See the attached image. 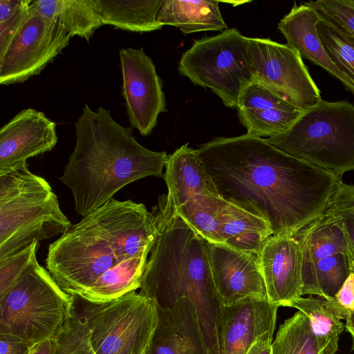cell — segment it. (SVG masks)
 I'll list each match as a JSON object with an SVG mask.
<instances>
[{
  "label": "cell",
  "mask_w": 354,
  "mask_h": 354,
  "mask_svg": "<svg viewBox=\"0 0 354 354\" xmlns=\"http://www.w3.org/2000/svg\"><path fill=\"white\" fill-rule=\"evenodd\" d=\"M196 152L220 196L265 220L273 236H295L321 216L342 181L248 133L214 138Z\"/></svg>",
  "instance_id": "obj_1"
},
{
  "label": "cell",
  "mask_w": 354,
  "mask_h": 354,
  "mask_svg": "<svg viewBox=\"0 0 354 354\" xmlns=\"http://www.w3.org/2000/svg\"><path fill=\"white\" fill-rule=\"evenodd\" d=\"M156 233L143 203L112 198L50 244L46 268L66 293L110 301L140 288Z\"/></svg>",
  "instance_id": "obj_2"
},
{
  "label": "cell",
  "mask_w": 354,
  "mask_h": 354,
  "mask_svg": "<svg viewBox=\"0 0 354 354\" xmlns=\"http://www.w3.org/2000/svg\"><path fill=\"white\" fill-rule=\"evenodd\" d=\"M157 229L141 279L140 292L157 308L181 297L194 304L208 354H220L221 303L212 275L207 241L176 211L168 195L153 208Z\"/></svg>",
  "instance_id": "obj_3"
},
{
  "label": "cell",
  "mask_w": 354,
  "mask_h": 354,
  "mask_svg": "<svg viewBox=\"0 0 354 354\" xmlns=\"http://www.w3.org/2000/svg\"><path fill=\"white\" fill-rule=\"evenodd\" d=\"M76 142L59 180L72 192L83 216L105 204L126 185L148 176L163 177L167 154L141 145L132 129L109 110L86 104L75 123Z\"/></svg>",
  "instance_id": "obj_4"
},
{
  "label": "cell",
  "mask_w": 354,
  "mask_h": 354,
  "mask_svg": "<svg viewBox=\"0 0 354 354\" xmlns=\"http://www.w3.org/2000/svg\"><path fill=\"white\" fill-rule=\"evenodd\" d=\"M71 225L50 185L26 162L0 171V259L62 234Z\"/></svg>",
  "instance_id": "obj_5"
},
{
  "label": "cell",
  "mask_w": 354,
  "mask_h": 354,
  "mask_svg": "<svg viewBox=\"0 0 354 354\" xmlns=\"http://www.w3.org/2000/svg\"><path fill=\"white\" fill-rule=\"evenodd\" d=\"M75 297L34 259L0 295V334L33 346L55 338L73 316Z\"/></svg>",
  "instance_id": "obj_6"
},
{
  "label": "cell",
  "mask_w": 354,
  "mask_h": 354,
  "mask_svg": "<svg viewBox=\"0 0 354 354\" xmlns=\"http://www.w3.org/2000/svg\"><path fill=\"white\" fill-rule=\"evenodd\" d=\"M267 140L297 158L342 176L354 170V105L320 100Z\"/></svg>",
  "instance_id": "obj_7"
},
{
  "label": "cell",
  "mask_w": 354,
  "mask_h": 354,
  "mask_svg": "<svg viewBox=\"0 0 354 354\" xmlns=\"http://www.w3.org/2000/svg\"><path fill=\"white\" fill-rule=\"evenodd\" d=\"M248 37L236 28L195 41L182 55L179 73L212 90L223 104L236 108L243 90L256 81L248 55Z\"/></svg>",
  "instance_id": "obj_8"
},
{
  "label": "cell",
  "mask_w": 354,
  "mask_h": 354,
  "mask_svg": "<svg viewBox=\"0 0 354 354\" xmlns=\"http://www.w3.org/2000/svg\"><path fill=\"white\" fill-rule=\"evenodd\" d=\"M84 301L82 314L94 354L147 353L158 322L152 300L131 291L107 302Z\"/></svg>",
  "instance_id": "obj_9"
},
{
  "label": "cell",
  "mask_w": 354,
  "mask_h": 354,
  "mask_svg": "<svg viewBox=\"0 0 354 354\" xmlns=\"http://www.w3.org/2000/svg\"><path fill=\"white\" fill-rule=\"evenodd\" d=\"M71 35L56 19L31 3L6 49L0 53V84L21 83L38 75L68 44Z\"/></svg>",
  "instance_id": "obj_10"
},
{
  "label": "cell",
  "mask_w": 354,
  "mask_h": 354,
  "mask_svg": "<svg viewBox=\"0 0 354 354\" xmlns=\"http://www.w3.org/2000/svg\"><path fill=\"white\" fill-rule=\"evenodd\" d=\"M248 55L255 80L297 109L304 111L322 100L301 57L288 45L248 37Z\"/></svg>",
  "instance_id": "obj_11"
},
{
  "label": "cell",
  "mask_w": 354,
  "mask_h": 354,
  "mask_svg": "<svg viewBox=\"0 0 354 354\" xmlns=\"http://www.w3.org/2000/svg\"><path fill=\"white\" fill-rule=\"evenodd\" d=\"M119 56L122 95L129 123L140 135L147 136L156 127L159 115L166 111L162 82L143 48H122Z\"/></svg>",
  "instance_id": "obj_12"
},
{
  "label": "cell",
  "mask_w": 354,
  "mask_h": 354,
  "mask_svg": "<svg viewBox=\"0 0 354 354\" xmlns=\"http://www.w3.org/2000/svg\"><path fill=\"white\" fill-rule=\"evenodd\" d=\"M213 280L222 306L268 299L258 253L207 241Z\"/></svg>",
  "instance_id": "obj_13"
},
{
  "label": "cell",
  "mask_w": 354,
  "mask_h": 354,
  "mask_svg": "<svg viewBox=\"0 0 354 354\" xmlns=\"http://www.w3.org/2000/svg\"><path fill=\"white\" fill-rule=\"evenodd\" d=\"M268 299L279 307H290L302 296L303 254L294 236H270L258 253Z\"/></svg>",
  "instance_id": "obj_14"
},
{
  "label": "cell",
  "mask_w": 354,
  "mask_h": 354,
  "mask_svg": "<svg viewBox=\"0 0 354 354\" xmlns=\"http://www.w3.org/2000/svg\"><path fill=\"white\" fill-rule=\"evenodd\" d=\"M57 142L56 124L35 109H26L0 130V171L49 151Z\"/></svg>",
  "instance_id": "obj_15"
},
{
  "label": "cell",
  "mask_w": 354,
  "mask_h": 354,
  "mask_svg": "<svg viewBox=\"0 0 354 354\" xmlns=\"http://www.w3.org/2000/svg\"><path fill=\"white\" fill-rule=\"evenodd\" d=\"M278 308L268 299H248L222 306L220 354H246L259 337L268 331L274 332Z\"/></svg>",
  "instance_id": "obj_16"
},
{
  "label": "cell",
  "mask_w": 354,
  "mask_h": 354,
  "mask_svg": "<svg viewBox=\"0 0 354 354\" xmlns=\"http://www.w3.org/2000/svg\"><path fill=\"white\" fill-rule=\"evenodd\" d=\"M236 109L246 133L261 138L286 131L303 113L257 81L243 90Z\"/></svg>",
  "instance_id": "obj_17"
},
{
  "label": "cell",
  "mask_w": 354,
  "mask_h": 354,
  "mask_svg": "<svg viewBox=\"0 0 354 354\" xmlns=\"http://www.w3.org/2000/svg\"><path fill=\"white\" fill-rule=\"evenodd\" d=\"M157 312L156 328L146 354H208L189 299L181 297L171 307L157 308Z\"/></svg>",
  "instance_id": "obj_18"
},
{
  "label": "cell",
  "mask_w": 354,
  "mask_h": 354,
  "mask_svg": "<svg viewBox=\"0 0 354 354\" xmlns=\"http://www.w3.org/2000/svg\"><path fill=\"white\" fill-rule=\"evenodd\" d=\"M321 20L318 11L308 2L297 5L278 24L287 45L296 50L301 58L324 68L354 94V84L337 67L327 53L317 31Z\"/></svg>",
  "instance_id": "obj_19"
},
{
  "label": "cell",
  "mask_w": 354,
  "mask_h": 354,
  "mask_svg": "<svg viewBox=\"0 0 354 354\" xmlns=\"http://www.w3.org/2000/svg\"><path fill=\"white\" fill-rule=\"evenodd\" d=\"M163 178L176 209L196 204L207 196H220L196 149L188 143L168 156Z\"/></svg>",
  "instance_id": "obj_20"
},
{
  "label": "cell",
  "mask_w": 354,
  "mask_h": 354,
  "mask_svg": "<svg viewBox=\"0 0 354 354\" xmlns=\"http://www.w3.org/2000/svg\"><path fill=\"white\" fill-rule=\"evenodd\" d=\"M303 254V283L311 275L317 263L338 253H348L342 223L328 205L318 218L301 229L295 236Z\"/></svg>",
  "instance_id": "obj_21"
},
{
  "label": "cell",
  "mask_w": 354,
  "mask_h": 354,
  "mask_svg": "<svg viewBox=\"0 0 354 354\" xmlns=\"http://www.w3.org/2000/svg\"><path fill=\"white\" fill-rule=\"evenodd\" d=\"M218 1L164 0L158 21L179 28L184 34L227 29Z\"/></svg>",
  "instance_id": "obj_22"
},
{
  "label": "cell",
  "mask_w": 354,
  "mask_h": 354,
  "mask_svg": "<svg viewBox=\"0 0 354 354\" xmlns=\"http://www.w3.org/2000/svg\"><path fill=\"white\" fill-rule=\"evenodd\" d=\"M164 0H93L104 25L136 32L161 29L157 19Z\"/></svg>",
  "instance_id": "obj_23"
},
{
  "label": "cell",
  "mask_w": 354,
  "mask_h": 354,
  "mask_svg": "<svg viewBox=\"0 0 354 354\" xmlns=\"http://www.w3.org/2000/svg\"><path fill=\"white\" fill-rule=\"evenodd\" d=\"M272 235V231L265 220L229 202L220 226L222 243L259 253Z\"/></svg>",
  "instance_id": "obj_24"
},
{
  "label": "cell",
  "mask_w": 354,
  "mask_h": 354,
  "mask_svg": "<svg viewBox=\"0 0 354 354\" xmlns=\"http://www.w3.org/2000/svg\"><path fill=\"white\" fill-rule=\"evenodd\" d=\"M32 5L43 15L59 21L71 37L77 35L88 42L104 25L93 0H34Z\"/></svg>",
  "instance_id": "obj_25"
},
{
  "label": "cell",
  "mask_w": 354,
  "mask_h": 354,
  "mask_svg": "<svg viewBox=\"0 0 354 354\" xmlns=\"http://www.w3.org/2000/svg\"><path fill=\"white\" fill-rule=\"evenodd\" d=\"M290 307L297 309L308 318L314 333L328 344L331 354H335L339 335L345 328V324L341 320L346 319L349 311L335 299L328 300L313 295L301 296Z\"/></svg>",
  "instance_id": "obj_26"
},
{
  "label": "cell",
  "mask_w": 354,
  "mask_h": 354,
  "mask_svg": "<svg viewBox=\"0 0 354 354\" xmlns=\"http://www.w3.org/2000/svg\"><path fill=\"white\" fill-rule=\"evenodd\" d=\"M272 354H331L328 344L314 333L300 311L286 319L272 343Z\"/></svg>",
  "instance_id": "obj_27"
},
{
  "label": "cell",
  "mask_w": 354,
  "mask_h": 354,
  "mask_svg": "<svg viewBox=\"0 0 354 354\" xmlns=\"http://www.w3.org/2000/svg\"><path fill=\"white\" fill-rule=\"evenodd\" d=\"M351 259L348 253H338L319 261L310 277L303 283L302 296L316 295L334 300L351 274Z\"/></svg>",
  "instance_id": "obj_28"
},
{
  "label": "cell",
  "mask_w": 354,
  "mask_h": 354,
  "mask_svg": "<svg viewBox=\"0 0 354 354\" xmlns=\"http://www.w3.org/2000/svg\"><path fill=\"white\" fill-rule=\"evenodd\" d=\"M317 31L333 63L354 84V36L322 16Z\"/></svg>",
  "instance_id": "obj_29"
},
{
  "label": "cell",
  "mask_w": 354,
  "mask_h": 354,
  "mask_svg": "<svg viewBox=\"0 0 354 354\" xmlns=\"http://www.w3.org/2000/svg\"><path fill=\"white\" fill-rule=\"evenodd\" d=\"M55 354H94L88 339V329L82 312L74 308L71 318L55 337Z\"/></svg>",
  "instance_id": "obj_30"
},
{
  "label": "cell",
  "mask_w": 354,
  "mask_h": 354,
  "mask_svg": "<svg viewBox=\"0 0 354 354\" xmlns=\"http://www.w3.org/2000/svg\"><path fill=\"white\" fill-rule=\"evenodd\" d=\"M329 205L342 223L351 261H354V185L341 181Z\"/></svg>",
  "instance_id": "obj_31"
},
{
  "label": "cell",
  "mask_w": 354,
  "mask_h": 354,
  "mask_svg": "<svg viewBox=\"0 0 354 354\" xmlns=\"http://www.w3.org/2000/svg\"><path fill=\"white\" fill-rule=\"evenodd\" d=\"M32 0H0V53L28 14Z\"/></svg>",
  "instance_id": "obj_32"
},
{
  "label": "cell",
  "mask_w": 354,
  "mask_h": 354,
  "mask_svg": "<svg viewBox=\"0 0 354 354\" xmlns=\"http://www.w3.org/2000/svg\"><path fill=\"white\" fill-rule=\"evenodd\" d=\"M38 247L39 242L36 241L18 252L0 259V295L14 283L36 258Z\"/></svg>",
  "instance_id": "obj_33"
},
{
  "label": "cell",
  "mask_w": 354,
  "mask_h": 354,
  "mask_svg": "<svg viewBox=\"0 0 354 354\" xmlns=\"http://www.w3.org/2000/svg\"><path fill=\"white\" fill-rule=\"evenodd\" d=\"M308 3L321 16L354 36V0H318Z\"/></svg>",
  "instance_id": "obj_34"
},
{
  "label": "cell",
  "mask_w": 354,
  "mask_h": 354,
  "mask_svg": "<svg viewBox=\"0 0 354 354\" xmlns=\"http://www.w3.org/2000/svg\"><path fill=\"white\" fill-rule=\"evenodd\" d=\"M32 346L16 337L0 334V354H28Z\"/></svg>",
  "instance_id": "obj_35"
},
{
  "label": "cell",
  "mask_w": 354,
  "mask_h": 354,
  "mask_svg": "<svg viewBox=\"0 0 354 354\" xmlns=\"http://www.w3.org/2000/svg\"><path fill=\"white\" fill-rule=\"evenodd\" d=\"M335 299L348 311L354 310V272H351Z\"/></svg>",
  "instance_id": "obj_36"
},
{
  "label": "cell",
  "mask_w": 354,
  "mask_h": 354,
  "mask_svg": "<svg viewBox=\"0 0 354 354\" xmlns=\"http://www.w3.org/2000/svg\"><path fill=\"white\" fill-rule=\"evenodd\" d=\"M273 335L272 331L265 333L259 337L246 354H272Z\"/></svg>",
  "instance_id": "obj_37"
},
{
  "label": "cell",
  "mask_w": 354,
  "mask_h": 354,
  "mask_svg": "<svg viewBox=\"0 0 354 354\" xmlns=\"http://www.w3.org/2000/svg\"><path fill=\"white\" fill-rule=\"evenodd\" d=\"M57 346L56 338L47 339L34 344L28 354H55Z\"/></svg>",
  "instance_id": "obj_38"
},
{
  "label": "cell",
  "mask_w": 354,
  "mask_h": 354,
  "mask_svg": "<svg viewBox=\"0 0 354 354\" xmlns=\"http://www.w3.org/2000/svg\"><path fill=\"white\" fill-rule=\"evenodd\" d=\"M345 328L351 337V349L354 350V310L349 312L346 319Z\"/></svg>",
  "instance_id": "obj_39"
}]
</instances>
